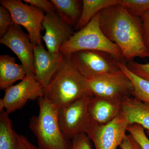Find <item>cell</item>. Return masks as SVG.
<instances>
[{
    "label": "cell",
    "mask_w": 149,
    "mask_h": 149,
    "mask_svg": "<svg viewBox=\"0 0 149 149\" xmlns=\"http://www.w3.org/2000/svg\"><path fill=\"white\" fill-rule=\"evenodd\" d=\"M100 25L106 37L120 49L125 62L137 57H149L140 17L130 13L120 4L100 12Z\"/></svg>",
    "instance_id": "6da1fadb"
},
{
    "label": "cell",
    "mask_w": 149,
    "mask_h": 149,
    "mask_svg": "<svg viewBox=\"0 0 149 149\" xmlns=\"http://www.w3.org/2000/svg\"><path fill=\"white\" fill-rule=\"evenodd\" d=\"M87 96H93L87 79L75 69L70 55L60 52L58 68L44 89V97L58 108Z\"/></svg>",
    "instance_id": "7a4b0ae2"
},
{
    "label": "cell",
    "mask_w": 149,
    "mask_h": 149,
    "mask_svg": "<svg viewBox=\"0 0 149 149\" xmlns=\"http://www.w3.org/2000/svg\"><path fill=\"white\" fill-rule=\"evenodd\" d=\"M39 113L30 119L29 127L37 138L40 149H71L72 141L66 139L59 125L58 108L45 97L38 99Z\"/></svg>",
    "instance_id": "3957f363"
},
{
    "label": "cell",
    "mask_w": 149,
    "mask_h": 149,
    "mask_svg": "<svg viewBox=\"0 0 149 149\" xmlns=\"http://www.w3.org/2000/svg\"><path fill=\"white\" fill-rule=\"evenodd\" d=\"M100 12L85 27L74 32L62 46L61 53L70 55L80 51H102L111 54L119 61L125 62L119 48L102 32L100 25Z\"/></svg>",
    "instance_id": "277c9868"
},
{
    "label": "cell",
    "mask_w": 149,
    "mask_h": 149,
    "mask_svg": "<svg viewBox=\"0 0 149 149\" xmlns=\"http://www.w3.org/2000/svg\"><path fill=\"white\" fill-rule=\"evenodd\" d=\"M69 55L75 69L87 80L120 70L118 65L120 61L105 52L83 50Z\"/></svg>",
    "instance_id": "5b68a950"
},
{
    "label": "cell",
    "mask_w": 149,
    "mask_h": 149,
    "mask_svg": "<svg viewBox=\"0 0 149 149\" xmlns=\"http://www.w3.org/2000/svg\"><path fill=\"white\" fill-rule=\"evenodd\" d=\"M0 3L10 12L15 24L27 30L34 45H42L41 33L44 29V11L20 0H1Z\"/></svg>",
    "instance_id": "8992f818"
},
{
    "label": "cell",
    "mask_w": 149,
    "mask_h": 149,
    "mask_svg": "<svg viewBox=\"0 0 149 149\" xmlns=\"http://www.w3.org/2000/svg\"><path fill=\"white\" fill-rule=\"evenodd\" d=\"M93 96H87L65 106L58 108V118L63 136L72 141L81 133H86L91 120L88 105Z\"/></svg>",
    "instance_id": "52a82bcc"
},
{
    "label": "cell",
    "mask_w": 149,
    "mask_h": 149,
    "mask_svg": "<svg viewBox=\"0 0 149 149\" xmlns=\"http://www.w3.org/2000/svg\"><path fill=\"white\" fill-rule=\"evenodd\" d=\"M89 92L93 96L122 100L132 95L133 85L121 70L87 80Z\"/></svg>",
    "instance_id": "ba28073f"
},
{
    "label": "cell",
    "mask_w": 149,
    "mask_h": 149,
    "mask_svg": "<svg viewBox=\"0 0 149 149\" xmlns=\"http://www.w3.org/2000/svg\"><path fill=\"white\" fill-rule=\"evenodd\" d=\"M5 91L3 97L0 99V111L5 109L9 114L21 109L29 101L44 96V88L33 74H27L21 82Z\"/></svg>",
    "instance_id": "9c48e42d"
},
{
    "label": "cell",
    "mask_w": 149,
    "mask_h": 149,
    "mask_svg": "<svg viewBox=\"0 0 149 149\" xmlns=\"http://www.w3.org/2000/svg\"><path fill=\"white\" fill-rule=\"evenodd\" d=\"M128 126V120L121 111L106 125H100L91 120L86 134L95 149H116L122 143Z\"/></svg>",
    "instance_id": "30bf717a"
},
{
    "label": "cell",
    "mask_w": 149,
    "mask_h": 149,
    "mask_svg": "<svg viewBox=\"0 0 149 149\" xmlns=\"http://www.w3.org/2000/svg\"><path fill=\"white\" fill-rule=\"evenodd\" d=\"M42 26L45 32L42 39L48 52L54 58L58 59L62 46L74 33L72 27L65 22L56 12L46 13Z\"/></svg>",
    "instance_id": "8fae6325"
},
{
    "label": "cell",
    "mask_w": 149,
    "mask_h": 149,
    "mask_svg": "<svg viewBox=\"0 0 149 149\" xmlns=\"http://www.w3.org/2000/svg\"><path fill=\"white\" fill-rule=\"evenodd\" d=\"M0 43L10 49L20 60L27 74H35L34 45L29 35L23 32L21 27L14 24L1 37Z\"/></svg>",
    "instance_id": "7c38bea8"
},
{
    "label": "cell",
    "mask_w": 149,
    "mask_h": 149,
    "mask_svg": "<svg viewBox=\"0 0 149 149\" xmlns=\"http://www.w3.org/2000/svg\"><path fill=\"white\" fill-rule=\"evenodd\" d=\"M122 100L93 96L88 105L90 119L104 125L115 119L122 111Z\"/></svg>",
    "instance_id": "4fadbf2b"
},
{
    "label": "cell",
    "mask_w": 149,
    "mask_h": 149,
    "mask_svg": "<svg viewBox=\"0 0 149 149\" xmlns=\"http://www.w3.org/2000/svg\"><path fill=\"white\" fill-rule=\"evenodd\" d=\"M34 55L35 78L45 89L58 68L60 57L54 58L42 45H34Z\"/></svg>",
    "instance_id": "5bb4252c"
},
{
    "label": "cell",
    "mask_w": 149,
    "mask_h": 149,
    "mask_svg": "<svg viewBox=\"0 0 149 149\" xmlns=\"http://www.w3.org/2000/svg\"><path fill=\"white\" fill-rule=\"evenodd\" d=\"M121 111L128 125L139 124L147 130L149 135V105L134 97H127L123 100Z\"/></svg>",
    "instance_id": "9a60e30c"
},
{
    "label": "cell",
    "mask_w": 149,
    "mask_h": 149,
    "mask_svg": "<svg viewBox=\"0 0 149 149\" xmlns=\"http://www.w3.org/2000/svg\"><path fill=\"white\" fill-rule=\"evenodd\" d=\"M27 75L22 65L17 64L15 58L8 54L0 56V89L5 90Z\"/></svg>",
    "instance_id": "2e32d148"
},
{
    "label": "cell",
    "mask_w": 149,
    "mask_h": 149,
    "mask_svg": "<svg viewBox=\"0 0 149 149\" xmlns=\"http://www.w3.org/2000/svg\"><path fill=\"white\" fill-rule=\"evenodd\" d=\"M59 16L68 24L75 27L82 14L83 2L79 0H50Z\"/></svg>",
    "instance_id": "e0dca14e"
},
{
    "label": "cell",
    "mask_w": 149,
    "mask_h": 149,
    "mask_svg": "<svg viewBox=\"0 0 149 149\" xmlns=\"http://www.w3.org/2000/svg\"><path fill=\"white\" fill-rule=\"evenodd\" d=\"M82 14L74 29L79 31L85 27L103 10L121 3V0H83Z\"/></svg>",
    "instance_id": "ac0fdd59"
},
{
    "label": "cell",
    "mask_w": 149,
    "mask_h": 149,
    "mask_svg": "<svg viewBox=\"0 0 149 149\" xmlns=\"http://www.w3.org/2000/svg\"><path fill=\"white\" fill-rule=\"evenodd\" d=\"M9 114L5 110L0 111V149H18Z\"/></svg>",
    "instance_id": "d6986e66"
},
{
    "label": "cell",
    "mask_w": 149,
    "mask_h": 149,
    "mask_svg": "<svg viewBox=\"0 0 149 149\" xmlns=\"http://www.w3.org/2000/svg\"><path fill=\"white\" fill-rule=\"evenodd\" d=\"M118 65L132 82L133 87L132 96L149 105V81L133 74L128 69L125 62H118Z\"/></svg>",
    "instance_id": "ffe728a7"
},
{
    "label": "cell",
    "mask_w": 149,
    "mask_h": 149,
    "mask_svg": "<svg viewBox=\"0 0 149 149\" xmlns=\"http://www.w3.org/2000/svg\"><path fill=\"white\" fill-rule=\"evenodd\" d=\"M120 4L130 13L139 17L149 11V0H121Z\"/></svg>",
    "instance_id": "44dd1931"
},
{
    "label": "cell",
    "mask_w": 149,
    "mask_h": 149,
    "mask_svg": "<svg viewBox=\"0 0 149 149\" xmlns=\"http://www.w3.org/2000/svg\"><path fill=\"white\" fill-rule=\"evenodd\" d=\"M127 131L133 136L143 149H149V139L145 132V129L138 124L128 125Z\"/></svg>",
    "instance_id": "7402d4cb"
},
{
    "label": "cell",
    "mask_w": 149,
    "mask_h": 149,
    "mask_svg": "<svg viewBox=\"0 0 149 149\" xmlns=\"http://www.w3.org/2000/svg\"><path fill=\"white\" fill-rule=\"evenodd\" d=\"M14 24L12 17L6 8L0 6V36L3 37Z\"/></svg>",
    "instance_id": "603a6c76"
},
{
    "label": "cell",
    "mask_w": 149,
    "mask_h": 149,
    "mask_svg": "<svg viewBox=\"0 0 149 149\" xmlns=\"http://www.w3.org/2000/svg\"><path fill=\"white\" fill-rule=\"evenodd\" d=\"M126 65L133 74L149 81V63L142 64L132 61L128 62Z\"/></svg>",
    "instance_id": "cb8c5ba5"
},
{
    "label": "cell",
    "mask_w": 149,
    "mask_h": 149,
    "mask_svg": "<svg viewBox=\"0 0 149 149\" xmlns=\"http://www.w3.org/2000/svg\"><path fill=\"white\" fill-rule=\"evenodd\" d=\"M91 141L86 133H81L72 140L71 149H92Z\"/></svg>",
    "instance_id": "d4e9b609"
},
{
    "label": "cell",
    "mask_w": 149,
    "mask_h": 149,
    "mask_svg": "<svg viewBox=\"0 0 149 149\" xmlns=\"http://www.w3.org/2000/svg\"><path fill=\"white\" fill-rule=\"evenodd\" d=\"M23 1L29 4L32 5L47 13L56 12V9L54 6L50 1L47 0H24Z\"/></svg>",
    "instance_id": "484cf974"
},
{
    "label": "cell",
    "mask_w": 149,
    "mask_h": 149,
    "mask_svg": "<svg viewBox=\"0 0 149 149\" xmlns=\"http://www.w3.org/2000/svg\"><path fill=\"white\" fill-rule=\"evenodd\" d=\"M142 23L144 44L149 50V11L140 17Z\"/></svg>",
    "instance_id": "4316f807"
},
{
    "label": "cell",
    "mask_w": 149,
    "mask_h": 149,
    "mask_svg": "<svg viewBox=\"0 0 149 149\" xmlns=\"http://www.w3.org/2000/svg\"><path fill=\"white\" fill-rule=\"evenodd\" d=\"M119 147L120 149H143L130 134H126Z\"/></svg>",
    "instance_id": "83f0119b"
},
{
    "label": "cell",
    "mask_w": 149,
    "mask_h": 149,
    "mask_svg": "<svg viewBox=\"0 0 149 149\" xmlns=\"http://www.w3.org/2000/svg\"><path fill=\"white\" fill-rule=\"evenodd\" d=\"M16 137L18 149H40L32 144L25 136L16 133Z\"/></svg>",
    "instance_id": "f1b7e54d"
}]
</instances>
